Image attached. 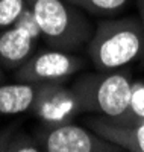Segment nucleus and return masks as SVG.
I'll use <instances>...</instances> for the list:
<instances>
[{"mask_svg":"<svg viewBox=\"0 0 144 152\" xmlns=\"http://www.w3.org/2000/svg\"><path fill=\"white\" fill-rule=\"evenodd\" d=\"M112 119H129V120H144V81L132 82L129 108L120 117Z\"/></svg>","mask_w":144,"mask_h":152,"instance_id":"12","label":"nucleus"},{"mask_svg":"<svg viewBox=\"0 0 144 152\" xmlns=\"http://www.w3.org/2000/svg\"><path fill=\"white\" fill-rule=\"evenodd\" d=\"M88 128L105 140L117 145L121 151L144 152V120L112 119L106 116H93L85 120Z\"/></svg>","mask_w":144,"mask_h":152,"instance_id":"7","label":"nucleus"},{"mask_svg":"<svg viewBox=\"0 0 144 152\" xmlns=\"http://www.w3.org/2000/svg\"><path fill=\"white\" fill-rule=\"evenodd\" d=\"M26 2H28V3H29V5H31V3H32V2H33V0H26Z\"/></svg>","mask_w":144,"mask_h":152,"instance_id":"17","label":"nucleus"},{"mask_svg":"<svg viewBox=\"0 0 144 152\" xmlns=\"http://www.w3.org/2000/svg\"><path fill=\"white\" fill-rule=\"evenodd\" d=\"M3 81H5V69L0 64V82H3Z\"/></svg>","mask_w":144,"mask_h":152,"instance_id":"16","label":"nucleus"},{"mask_svg":"<svg viewBox=\"0 0 144 152\" xmlns=\"http://www.w3.org/2000/svg\"><path fill=\"white\" fill-rule=\"evenodd\" d=\"M67 2L81 8L89 15L109 18L124 11L130 0H67Z\"/></svg>","mask_w":144,"mask_h":152,"instance_id":"10","label":"nucleus"},{"mask_svg":"<svg viewBox=\"0 0 144 152\" xmlns=\"http://www.w3.org/2000/svg\"><path fill=\"white\" fill-rule=\"evenodd\" d=\"M35 140L46 152H120L121 149L105 140L91 128L73 122L47 125L35 131Z\"/></svg>","mask_w":144,"mask_h":152,"instance_id":"4","label":"nucleus"},{"mask_svg":"<svg viewBox=\"0 0 144 152\" xmlns=\"http://www.w3.org/2000/svg\"><path fill=\"white\" fill-rule=\"evenodd\" d=\"M144 32L138 15L100 18L87 44L88 56L99 72L126 67L141 58Z\"/></svg>","mask_w":144,"mask_h":152,"instance_id":"1","label":"nucleus"},{"mask_svg":"<svg viewBox=\"0 0 144 152\" xmlns=\"http://www.w3.org/2000/svg\"><path fill=\"white\" fill-rule=\"evenodd\" d=\"M36 38L14 24L0 31V64L5 70H17L33 53Z\"/></svg>","mask_w":144,"mask_h":152,"instance_id":"8","label":"nucleus"},{"mask_svg":"<svg viewBox=\"0 0 144 152\" xmlns=\"http://www.w3.org/2000/svg\"><path fill=\"white\" fill-rule=\"evenodd\" d=\"M31 111L47 125L71 122L82 113L76 93L62 82H41Z\"/></svg>","mask_w":144,"mask_h":152,"instance_id":"6","label":"nucleus"},{"mask_svg":"<svg viewBox=\"0 0 144 152\" xmlns=\"http://www.w3.org/2000/svg\"><path fill=\"white\" fill-rule=\"evenodd\" d=\"M132 78L129 70H111L97 73H85L71 84L82 113L97 116L120 117L127 111Z\"/></svg>","mask_w":144,"mask_h":152,"instance_id":"3","label":"nucleus"},{"mask_svg":"<svg viewBox=\"0 0 144 152\" xmlns=\"http://www.w3.org/2000/svg\"><path fill=\"white\" fill-rule=\"evenodd\" d=\"M137 2V8H138V17L141 20V24H143V32H144V0H135ZM141 62L144 64V50H143V55H141Z\"/></svg>","mask_w":144,"mask_h":152,"instance_id":"15","label":"nucleus"},{"mask_svg":"<svg viewBox=\"0 0 144 152\" xmlns=\"http://www.w3.org/2000/svg\"><path fill=\"white\" fill-rule=\"evenodd\" d=\"M41 88V82H0V114L14 116L29 111Z\"/></svg>","mask_w":144,"mask_h":152,"instance_id":"9","label":"nucleus"},{"mask_svg":"<svg viewBox=\"0 0 144 152\" xmlns=\"http://www.w3.org/2000/svg\"><path fill=\"white\" fill-rule=\"evenodd\" d=\"M15 131H17V126H9V128L0 131V152L8 149V145L11 142L12 135L15 134Z\"/></svg>","mask_w":144,"mask_h":152,"instance_id":"14","label":"nucleus"},{"mask_svg":"<svg viewBox=\"0 0 144 152\" xmlns=\"http://www.w3.org/2000/svg\"><path fill=\"white\" fill-rule=\"evenodd\" d=\"M38 151H41V148L36 143L35 137H31L29 134L18 129L12 135L6 149V152H38Z\"/></svg>","mask_w":144,"mask_h":152,"instance_id":"13","label":"nucleus"},{"mask_svg":"<svg viewBox=\"0 0 144 152\" xmlns=\"http://www.w3.org/2000/svg\"><path fill=\"white\" fill-rule=\"evenodd\" d=\"M84 59L64 50H43L32 53L28 61L14 70L18 82H64L84 67Z\"/></svg>","mask_w":144,"mask_h":152,"instance_id":"5","label":"nucleus"},{"mask_svg":"<svg viewBox=\"0 0 144 152\" xmlns=\"http://www.w3.org/2000/svg\"><path fill=\"white\" fill-rule=\"evenodd\" d=\"M29 6L41 38L52 49L77 52L93 38L96 24L85 15V11L67 0H33Z\"/></svg>","mask_w":144,"mask_h":152,"instance_id":"2","label":"nucleus"},{"mask_svg":"<svg viewBox=\"0 0 144 152\" xmlns=\"http://www.w3.org/2000/svg\"><path fill=\"white\" fill-rule=\"evenodd\" d=\"M28 6L26 0H0V31L14 26Z\"/></svg>","mask_w":144,"mask_h":152,"instance_id":"11","label":"nucleus"}]
</instances>
